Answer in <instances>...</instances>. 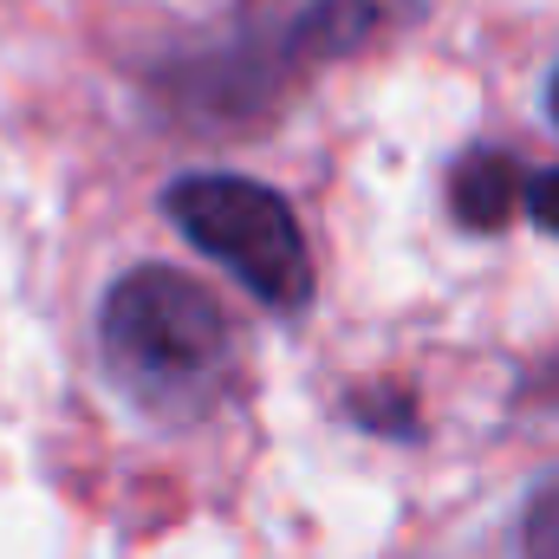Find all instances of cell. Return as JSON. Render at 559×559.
I'll use <instances>...</instances> for the list:
<instances>
[{
  "mask_svg": "<svg viewBox=\"0 0 559 559\" xmlns=\"http://www.w3.org/2000/svg\"><path fill=\"white\" fill-rule=\"evenodd\" d=\"M163 215L189 235V248L222 261L261 306L306 312L312 254H306L299 215L280 189L254 182V176H228V169H195L163 189Z\"/></svg>",
  "mask_w": 559,
  "mask_h": 559,
  "instance_id": "cell-2",
  "label": "cell"
},
{
  "mask_svg": "<svg viewBox=\"0 0 559 559\" xmlns=\"http://www.w3.org/2000/svg\"><path fill=\"white\" fill-rule=\"evenodd\" d=\"M521 559H559V481H547V488L527 501V521H521Z\"/></svg>",
  "mask_w": 559,
  "mask_h": 559,
  "instance_id": "cell-4",
  "label": "cell"
},
{
  "mask_svg": "<svg viewBox=\"0 0 559 559\" xmlns=\"http://www.w3.org/2000/svg\"><path fill=\"white\" fill-rule=\"evenodd\" d=\"M527 176L534 169H521L495 143L462 150L455 169H449V209H455V222L462 228H501L514 209H527Z\"/></svg>",
  "mask_w": 559,
  "mask_h": 559,
  "instance_id": "cell-3",
  "label": "cell"
},
{
  "mask_svg": "<svg viewBox=\"0 0 559 559\" xmlns=\"http://www.w3.org/2000/svg\"><path fill=\"white\" fill-rule=\"evenodd\" d=\"M98 345L111 378L156 417H202L228 391L235 332L222 299L176 267H131L111 280L98 312Z\"/></svg>",
  "mask_w": 559,
  "mask_h": 559,
  "instance_id": "cell-1",
  "label": "cell"
},
{
  "mask_svg": "<svg viewBox=\"0 0 559 559\" xmlns=\"http://www.w3.org/2000/svg\"><path fill=\"white\" fill-rule=\"evenodd\" d=\"M527 215H534L547 235H559V163L527 176Z\"/></svg>",
  "mask_w": 559,
  "mask_h": 559,
  "instance_id": "cell-5",
  "label": "cell"
},
{
  "mask_svg": "<svg viewBox=\"0 0 559 559\" xmlns=\"http://www.w3.org/2000/svg\"><path fill=\"white\" fill-rule=\"evenodd\" d=\"M547 111H554V124H559V72H554V85H547Z\"/></svg>",
  "mask_w": 559,
  "mask_h": 559,
  "instance_id": "cell-6",
  "label": "cell"
}]
</instances>
